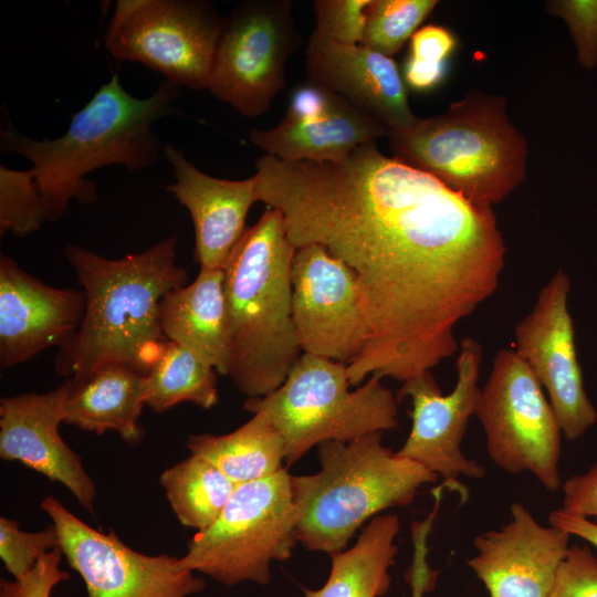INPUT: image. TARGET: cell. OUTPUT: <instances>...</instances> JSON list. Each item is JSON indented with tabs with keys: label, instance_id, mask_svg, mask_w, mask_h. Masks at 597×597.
<instances>
[{
	"label": "cell",
	"instance_id": "obj_1",
	"mask_svg": "<svg viewBox=\"0 0 597 597\" xmlns=\"http://www.w3.org/2000/svg\"><path fill=\"white\" fill-rule=\"evenodd\" d=\"M258 201L281 211L293 247L320 244L356 275L368 341L348 365L402 384L451 357L455 325L498 289L505 244L492 206L384 155L339 161L261 156Z\"/></svg>",
	"mask_w": 597,
	"mask_h": 597
},
{
	"label": "cell",
	"instance_id": "obj_2",
	"mask_svg": "<svg viewBox=\"0 0 597 597\" xmlns=\"http://www.w3.org/2000/svg\"><path fill=\"white\" fill-rule=\"evenodd\" d=\"M176 245L177 237L170 235L122 259H107L75 244L65 248L86 302L80 328L56 355L60 375L77 381L108 363L148 374L168 343L159 303L187 283L186 269L176 263Z\"/></svg>",
	"mask_w": 597,
	"mask_h": 597
},
{
	"label": "cell",
	"instance_id": "obj_3",
	"mask_svg": "<svg viewBox=\"0 0 597 597\" xmlns=\"http://www.w3.org/2000/svg\"><path fill=\"white\" fill-rule=\"evenodd\" d=\"M180 87L164 80L146 98L134 97L118 74L100 86L73 114L66 132L55 139H33L12 127L0 130L1 150L28 158L46 219L57 220L75 198L82 203L97 199L91 171L109 165L140 170L156 164L164 149L153 125L166 116H182L175 105Z\"/></svg>",
	"mask_w": 597,
	"mask_h": 597
},
{
	"label": "cell",
	"instance_id": "obj_4",
	"mask_svg": "<svg viewBox=\"0 0 597 597\" xmlns=\"http://www.w3.org/2000/svg\"><path fill=\"white\" fill-rule=\"evenodd\" d=\"M294 252L283 214L268 207L223 268L231 342L227 376L248 398L276 390L301 356L292 317Z\"/></svg>",
	"mask_w": 597,
	"mask_h": 597
},
{
	"label": "cell",
	"instance_id": "obj_5",
	"mask_svg": "<svg viewBox=\"0 0 597 597\" xmlns=\"http://www.w3.org/2000/svg\"><path fill=\"white\" fill-rule=\"evenodd\" d=\"M321 468L292 475L296 538L306 549L333 554L370 517L408 505L418 490L438 480L421 464L383 443V432L318 446Z\"/></svg>",
	"mask_w": 597,
	"mask_h": 597
},
{
	"label": "cell",
	"instance_id": "obj_6",
	"mask_svg": "<svg viewBox=\"0 0 597 597\" xmlns=\"http://www.w3.org/2000/svg\"><path fill=\"white\" fill-rule=\"evenodd\" d=\"M389 140L394 158L479 203L502 201L526 174V142L510 122L502 96L470 92Z\"/></svg>",
	"mask_w": 597,
	"mask_h": 597
},
{
	"label": "cell",
	"instance_id": "obj_7",
	"mask_svg": "<svg viewBox=\"0 0 597 597\" xmlns=\"http://www.w3.org/2000/svg\"><path fill=\"white\" fill-rule=\"evenodd\" d=\"M349 387L346 364L303 353L276 390L248 398L243 408L268 417L292 464L323 442L349 441L398 426L397 397L381 378L373 375L357 388Z\"/></svg>",
	"mask_w": 597,
	"mask_h": 597
},
{
	"label": "cell",
	"instance_id": "obj_8",
	"mask_svg": "<svg viewBox=\"0 0 597 597\" xmlns=\"http://www.w3.org/2000/svg\"><path fill=\"white\" fill-rule=\"evenodd\" d=\"M291 476L283 468L239 484L218 520L189 540L180 568L228 587L268 585L271 563L289 559L297 543Z\"/></svg>",
	"mask_w": 597,
	"mask_h": 597
},
{
	"label": "cell",
	"instance_id": "obj_9",
	"mask_svg": "<svg viewBox=\"0 0 597 597\" xmlns=\"http://www.w3.org/2000/svg\"><path fill=\"white\" fill-rule=\"evenodd\" d=\"M475 416L491 461L510 472H530L549 491L559 489L562 430L543 387L514 349H500Z\"/></svg>",
	"mask_w": 597,
	"mask_h": 597
},
{
	"label": "cell",
	"instance_id": "obj_10",
	"mask_svg": "<svg viewBox=\"0 0 597 597\" xmlns=\"http://www.w3.org/2000/svg\"><path fill=\"white\" fill-rule=\"evenodd\" d=\"M223 17L209 0H119L104 34L111 55L177 86L207 90Z\"/></svg>",
	"mask_w": 597,
	"mask_h": 597
},
{
	"label": "cell",
	"instance_id": "obj_11",
	"mask_svg": "<svg viewBox=\"0 0 597 597\" xmlns=\"http://www.w3.org/2000/svg\"><path fill=\"white\" fill-rule=\"evenodd\" d=\"M292 9L291 0H245L223 17L207 87L217 100L247 117L270 109L302 44Z\"/></svg>",
	"mask_w": 597,
	"mask_h": 597
},
{
	"label": "cell",
	"instance_id": "obj_12",
	"mask_svg": "<svg viewBox=\"0 0 597 597\" xmlns=\"http://www.w3.org/2000/svg\"><path fill=\"white\" fill-rule=\"evenodd\" d=\"M55 526L70 567L82 577L86 597H188L206 583L179 566V557L139 553L116 535L102 533L72 514L52 495L40 503Z\"/></svg>",
	"mask_w": 597,
	"mask_h": 597
},
{
	"label": "cell",
	"instance_id": "obj_13",
	"mask_svg": "<svg viewBox=\"0 0 597 597\" xmlns=\"http://www.w3.org/2000/svg\"><path fill=\"white\" fill-rule=\"evenodd\" d=\"M457 383L443 395L431 371L402 384L398 402L409 397L412 405L411 429L397 454L412 460L443 479L453 489L460 478L481 479L482 464L467 458L461 448L469 419L475 415L482 346L472 337L459 344Z\"/></svg>",
	"mask_w": 597,
	"mask_h": 597
},
{
	"label": "cell",
	"instance_id": "obj_14",
	"mask_svg": "<svg viewBox=\"0 0 597 597\" xmlns=\"http://www.w3.org/2000/svg\"><path fill=\"white\" fill-rule=\"evenodd\" d=\"M292 317L304 353L352 364L365 348L368 328L355 273L320 244L295 249Z\"/></svg>",
	"mask_w": 597,
	"mask_h": 597
},
{
	"label": "cell",
	"instance_id": "obj_15",
	"mask_svg": "<svg viewBox=\"0 0 597 597\" xmlns=\"http://www.w3.org/2000/svg\"><path fill=\"white\" fill-rule=\"evenodd\" d=\"M569 291L568 275L556 271L531 312L515 325L514 350L546 389L562 433L574 441L597 421V411L584 388L567 304Z\"/></svg>",
	"mask_w": 597,
	"mask_h": 597
},
{
	"label": "cell",
	"instance_id": "obj_16",
	"mask_svg": "<svg viewBox=\"0 0 597 597\" xmlns=\"http://www.w3.org/2000/svg\"><path fill=\"white\" fill-rule=\"evenodd\" d=\"M390 137L379 122L341 95L306 83L297 87L284 117L270 129L252 128V145L284 161H339L356 147Z\"/></svg>",
	"mask_w": 597,
	"mask_h": 597
},
{
	"label": "cell",
	"instance_id": "obj_17",
	"mask_svg": "<svg viewBox=\"0 0 597 597\" xmlns=\"http://www.w3.org/2000/svg\"><path fill=\"white\" fill-rule=\"evenodd\" d=\"M570 535L538 523L521 503L510 506V521L474 537L476 554L468 566L490 597H547L569 549Z\"/></svg>",
	"mask_w": 597,
	"mask_h": 597
},
{
	"label": "cell",
	"instance_id": "obj_18",
	"mask_svg": "<svg viewBox=\"0 0 597 597\" xmlns=\"http://www.w3.org/2000/svg\"><path fill=\"white\" fill-rule=\"evenodd\" d=\"M73 379L45 394L28 392L0 400V458L19 461L63 484L90 513L96 486L80 455L62 439L59 426Z\"/></svg>",
	"mask_w": 597,
	"mask_h": 597
},
{
	"label": "cell",
	"instance_id": "obj_19",
	"mask_svg": "<svg viewBox=\"0 0 597 597\" xmlns=\"http://www.w3.org/2000/svg\"><path fill=\"white\" fill-rule=\"evenodd\" d=\"M85 302L83 290L50 286L1 254V367L24 363L48 347L65 346L80 328Z\"/></svg>",
	"mask_w": 597,
	"mask_h": 597
},
{
	"label": "cell",
	"instance_id": "obj_20",
	"mask_svg": "<svg viewBox=\"0 0 597 597\" xmlns=\"http://www.w3.org/2000/svg\"><path fill=\"white\" fill-rule=\"evenodd\" d=\"M305 72L307 83L341 95L383 124L390 136L418 119L397 63L363 44H341L313 30L305 51Z\"/></svg>",
	"mask_w": 597,
	"mask_h": 597
},
{
	"label": "cell",
	"instance_id": "obj_21",
	"mask_svg": "<svg viewBox=\"0 0 597 597\" xmlns=\"http://www.w3.org/2000/svg\"><path fill=\"white\" fill-rule=\"evenodd\" d=\"M163 151L176 179L166 190L186 207L193 223L196 262L200 268L223 269L258 201L254 177L216 178L198 169L175 145H165Z\"/></svg>",
	"mask_w": 597,
	"mask_h": 597
},
{
	"label": "cell",
	"instance_id": "obj_22",
	"mask_svg": "<svg viewBox=\"0 0 597 597\" xmlns=\"http://www.w3.org/2000/svg\"><path fill=\"white\" fill-rule=\"evenodd\" d=\"M159 320L168 341L228 375L231 342L223 269L200 268L190 284L168 292L159 303Z\"/></svg>",
	"mask_w": 597,
	"mask_h": 597
},
{
	"label": "cell",
	"instance_id": "obj_23",
	"mask_svg": "<svg viewBox=\"0 0 597 597\" xmlns=\"http://www.w3.org/2000/svg\"><path fill=\"white\" fill-rule=\"evenodd\" d=\"M73 383L63 423L96 434L115 431L133 444L143 439L138 419L148 395L146 375L121 363H108Z\"/></svg>",
	"mask_w": 597,
	"mask_h": 597
},
{
	"label": "cell",
	"instance_id": "obj_24",
	"mask_svg": "<svg viewBox=\"0 0 597 597\" xmlns=\"http://www.w3.org/2000/svg\"><path fill=\"white\" fill-rule=\"evenodd\" d=\"M400 530L395 514L377 515L362 530L355 544L331 554V572L317 589L304 588V597H381L390 586L389 569Z\"/></svg>",
	"mask_w": 597,
	"mask_h": 597
},
{
	"label": "cell",
	"instance_id": "obj_25",
	"mask_svg": "<svg viewBox=\"0 0 597 597\" xmlns=\"http://www.w3.org/2000/svg\"><path fill=\"white\" fill-rule=\"evenodd\" d=\"M190 454L200 457L242 484L268 478L283 469V440L263 413H253L245 423L226 434H189Z\"/></svg>",
	"mask_w": 597,
	"mask_h": 597
},
{
	"label": "cell",
	"instance_id": "obj_26",
	"mask_svg": "<svg viewBox=\"0 0 597 597\" xmlns=\"http://www.w3.org/2000/svg\"><path fill=\"white\" fill-rule=\"evenodd\" d=\"M178 521L203 531L220 516L238 484L209 461L190 454L160 475Z\"/></svg>",
	"mask_w": 597,
	"mask_h": 597
},
{
	"label": "cell",
	"instance_id": "obj_27",
	"mask_svg": "<svg viewBox=\"0 0 597 597\" xmlns=\"http://www.w3.org/2000/svg\"><path fill=\"white\" fill-rule=\"evenodd\" d=\"M146 378V405L156 413H163L180 402L210 409L219 401L217 370L171 341H168Z\"/></svg>",
	"mask_w": 597,
	"mask_h": 597
},
{
	"label": "cell",
	"instance_id": "obj_28",
	"mask_svg": "<svg viewBox=\"0 0 597 597\" xmlns=\"http://www.w3.org/2000/svg\"><path fill=\"white\" fill-rule=\"evenodd\" d=\"M437 4V0H373L362 44L392 57Z\"/></svg>",
	"mask_w": 597,
	"mask_h": 597
},
{
	"label": "cell",
	"instance_id": "obj_29",
	"mask_svg": "<svg viewBox=\"0 0 597 597\" xmlns=\"http://www.w3.org/2000/svg\"><path fill=\"white\" fill-rule=\"evenodd\" d=\"M48 220L33 168L14 170L0 166V233L24 237Z\"/></svg>",
	"mask_w": 597,
	"mask_h": 597
},
{
	"label": "cell",
	"instance_id": "obj_30",
	"mask_svg": "<svg viewBox=\"0 0 597 597\" xmlns=\"http://www.w3.org/2000/svg\"><path fill=\"white\" fill-rule=\"evenodd\" d=\"M19 524L17 520L0 517V558L13 579L29 573L44 554L61 547L53 524L36 532L22 531Z\"/></svg>",
	"mask_w": 597,
	"mask_h": 597
},
{
	"label": "cell",
	"instance_id": "obj_31",
	"mask_svg": "<svg viewBox=\"0 0 597 597\" xmlns=\"http://www.w3.org/2000/svg\"><path fill=\"white\" fill-rule=\"evenodd\" d=\"M373 0H315V31L334 42L362 44Z\"/></svg>",
	"mask_w": 597,
	"mask_h": 597
},
{
	"label": "cell",
	"instance_id": "obj_32",
	"mask_svg": "<svg viewBox=\"0 0 597 597\" xmlns=\"http://www.w3.org/2000/svg\"><path fill=\"white\" fill-rule=\"evenodd\" d=\"M548 12L563 19L573 38L582 67L597 66V0H554Z\"/></svg>",
	"mask_w": 597,
	"mask_h": 597
},
{
	"label": "cell",
	"instance_id": "obj_33",
	"mask_svg": "<svg viewBox=\"0 0 597 597\" xmlns=\"http://www.w3.org/2000/svg\"><path fill=\"white\" fill-rule=\"evenodd\" d=\"M547 597H597V557L588 546H569Z\"/></svg>",
	"mask_w": 597,
	"mask_h": 597
},
{
	"label": "cell",
	"instance_id": "obj_34",
	"mask_svg": "<svg viewBox=\"0 0 597 597\" xmlns=\"http://www.w3.org/2000/svg\"><path fill=\"white\" fill-rule=\"evenodd\" d=\"M434 505L431 512L421 521L411 523V540L413 545L412 562L406 578L411 588V597H423L434 588L438 572L428 563V536L431 532L438 509L441 503L442 490L434 489Z\"/></svg>",
	"mask_w": 597,
	"mask_h": 597
},
{
	"label": "cell",
	"instance_id": "obj_35",
	"mask_svg": "<svg viewBox=\"0 0 597 597\" xmlns=\"http://www.w3.org/2000/svg\"><path fill=\"white\" fill-rule=\"evenodd\" d=\"M64 579V573L55 564L41 561L19 579H2L0 597H51L53 588Z\"/></svg>",
	"mask_w": 597,
	"mask_h": 597
},
{
	"label": "cell",
	"instance_id": "obj_36",
	"mask_svg": "<svg viewBox=\"0 0 597 597\" xmlns=\"http://www.w3.org/2000/svg\"><path fill=\"white\" fill-rule=\"evenodd\" d=\"M455 48L457 39L450 30L428 24L411 36L409 55L429 62L447 63Z\"/></svg>",
	"mask_w": 597,
	"mask_h": 597
},
{
	"label": "cell",
	"instance_id": "obj_37",
	"mask_svg": "<svg viewBox=\"0 0 597 597\" xmlns=\"http://www.w3.org/2000/svg\"><path fill=\"white\" fill-rule=\"evenodd\" d=\"M562 509L585 517H597V463L564 483Z\"/></svg>",
	"mask_w": 597,
	"mask_h": 597
},
{
	"label": "cell",
	"instance_id": "obj_38",
	"mask_svg": "<svg viewBox=\"0 0 597 597\" xmlns=\"http://www.w3.org/2000/svg\"><path fill=\"white\" fill-rule=\"evenodd\" d=\"M447 73V63L429 62L409 55L404 65L402 77L407 86L423 93L442 84Z\"/></svg>",
	"mask_w": 597,
	"mask_h": 597
},
{
	"label": "cell",
	"instance_id": "obj_39",
	"mask_svg": "<svg viewBox=\"0 0 597 597\" xmlns=\"http://www.w3.org/2000/svg\"><path fill=\"white\" fill-rule=\"evenodd\" d=\"M548 522L570 536L583 538L597 548V523L590 521L588 517L561 507L549 514Z\"/></svg>",
	"mask_w": 597,
	"mask_h": 597
}]
</instances>
